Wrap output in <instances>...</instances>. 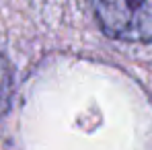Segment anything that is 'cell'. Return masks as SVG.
Returning a JSON list of instances; mask_svg holds the SVG:
<instances>
[{"mask_svg": "<svg viewBox=\"0 0 152 150\" xmlns=\"http://www.w3.org/2000/svg\"><path fill=\"white\" fill-rule=\"evenodd\" d=\"M12 99V68L8 60L0 53V119L8 111Z\"/></svg>", "mask_w": 152, "mask_h": 150, "instance_id": "cell-2", "label": "cell"}, {"mask_svg": "<svg viewBox=\"0 0 152 150\" xmlns=\"http://www.w3.org/2000/svg\"><path fill=\"white\" fill-rule=\"evenodd\" d=\"M93 12L105 35L152 43V0H91Z\"/></svg>", "mask_w": 152, "mask_h": 150, "instance_id": "cell-1", "label": "cell"}]
</instances>
